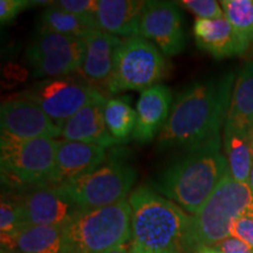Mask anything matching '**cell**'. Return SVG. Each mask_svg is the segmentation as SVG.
Returning a JSON list of instances; mask_svg holds the SVG:
<instances>
[{"instance_id":"cell-1","label":"cell","mask_w":253,"mask_h":253,"mask_svg":"<svg viewBox=\"0 0 253 253\" xmlns=\"http://www.w3.org/2000/svg\"><path fill=\"white\" fill-rule=\"evenodd\" d=\"M235 75L199 80L177 95L157 138L160 149L191 148L220 136L232 97Z\"/></svg>"},{"instance_id":"cell-2","label":"cell","mask_w":253,"mask_h":253,"mask_svg":"<svg viewBox=\"0 0 253 253\" xmlns=\"http://www.w3.org/2000/svg\"><path fill=\"white\" fill-rule=\"evenodd\" d=\"M220 136L196 145L167 167L153 183L154 190L196 214L229 172L221 154Z\"/></svg>"},{"instance_id":"cell-3","label":"cell","mask_w":253,"mask_h":253,"mask_svg":"<svg viewBox=\"0 0 253 253\" xmlns=\"http://www.w3.org/2000/svg\"><path fill=\"white\" fill-rule=\"evenodd\" d=\"M131 242L163 253H185L191 216L149 186H138L129 196Z\"/></svg>"},{"instance_id":"cell-4","label":"cell","mask_w":253,"mask_h":253,"mask_svg":"<svg viewBox=\"0 0 253 253\" xmlns=\"http://www.w3.org/2000/svg\"><path fill=\"white\" fill-rule=\"evenodd\" d=\"M253 211L249 184L238 182L230 171L197 213L191 216L185 240V253H196L231 237L237 218Z\"/></svg>"},{"instance_id":"cell-5","label":"cell","mask_w":253,"mask_h":253,"mask_svg":"<svg viewBox=\"0 0 253 253\" xmlns=\"http://www.w3.org/2000/svg\"><path fill=\"white\" fill-rule=\"evenodd\" d=\"M58 143L53 138H21L1 131L2 182L17 192L47 186L54 170Z\"/></svg>"},{"instance_id":"cell-6","label":"cell","mask_w":253,"mask_h":253,"mask_svg":"<svg viewBox=\"0 0 253 253\" xmlns=\"http://www.w3.org/2000/svg\"><path fill=\"white\" fill-rule=\"evenodd\" d=\"M72 253H103L131 239V208L128 201L88 209L65 226Z\"/></svg>"},{"instance_id":"cell-7","label":"cell","mask_w":253,"mask_h":253,"mask_svg":"<svg viewBox=\"0 0 253 253\" xmlns=\"http://www.w3.org/2000/svg\"><path fill=\"white\" fill-rule=\"evenodd\" d=\"M136 177L134 166L126 162V151L116 149L94 171L61 186L84 210H88L126 201Z\"/></svg>"},{"instance_id":"cell-8","label":"cell","mask_w":253,"mask_h":253,"mask_svg":"<svg viewBox=\"0 0 253 253\" xmlns=\"http://www.w3.org/2000/svg\"><path fill=\"white\" fill-rule=\"evenodd\" d=\"M169 73V65L161 49L142 37L123 39L116 50L114 69L107 90H145L158 84Z\"/></svg>"},{"instance_id":"cell-9","label":"cell","mask_w":253,"mask_h":253,"mask_svg":"<svg viewBox=\"0 0 253 253\" xmlns=\"http://www.w3.org/2000/svg\"><path fill=\"white\" fill-rule=\"evenodd\" d=\"M102 95L80 74H71L34 82L17 97L38 104L61 128L79 110Z\"/></svg>"},{"instance_id":"cell-10","label":"cell","mask_w":253,"mask_h":253,"mask_svg":"<svg viewBox=\"0 0 253 253\" xmlns=\"http://www.w3.org/2000/svg\"><path fill=\"white\" fill-rule=\"evenodd\" d=\"M86 58V43L62 34L38 28L26 48V60L37 79L66 77L80 71Z\"/></svg>"},{"instance_id":"cell-11","label":"cell","mask_w":253,"mask_h":253,"mask_svg":"<svg viewBox=\"0 0 253 253\" xmlns=\"http://www.w3.org/2000/svg\"><path fill=\"white\" fill-rule=\"evenodd\" d=\"M12 195L23 225L66 226L84 211L62 186H40Z\"/></svg>"},{"instance_id":"cell-12","label":"cell","mask_w":253,"mask_h":253,"mask_svg":"<svg viewBox=\"0 0 253 253\" xmlns=\"http://www.w3.org/2000/svg\"><path fill=\"white\" fill-rule=\"evenodd\" d=\"M140 37L154 41L164 55L179 54L185 47V36L178 5L162 0L145 2Z\"/></svg>"},{"instance_id":"cell-13","label":"cell","mask_w":253,"mask_h":253,"mask_svg":"<svg viewBox=\"0 0 253 253\" xmlns=\"http://www.w3.org/2000/svg\"><path fill=\"white\" fill-rule=\"evenodd\" d=\"M1 131L21 138H54L61 128L36 103L15 96L1 103Z\"/></svg>"},{"instance_id":"cell-14","label":"cell","mask_w":253,"mask_h":253,"mask_svg":"<svg viewBox=\"0 0 253 253\" xmlns=\"http://www.w3.org/2000/svg\"><path fill=\"white\" fill-rule=\"evenodd\" d=\"M107 158L106 148L62 140L56 149L55 166L47 186H61L97 169Z\"/></svg>"},{"instance_id":"cell-15","label":"cell","mask_w":253,"mask_h":253,"mask_svg":"<svg viewBox=\"0 0 253 253\" xmlns=\"http://www.w3.org/2000/svg\"><path fill=\"white\" fill-rule=\"evenodd\" d=\"M106 96L97 97L84 106L61 126V136L67 141L110 148L121 144L110 135L104 121Z\"/></svg>"},{"instance_id":"cell-16","label":"cell","mask_w":253,"mask_h":253,"mask_svg":"<svg viewBox=\"0 0 253 253\" xmlns=\"http://www.w3.org/2000/svg\"><path fill=\"white\" fill-rule=\"evenodd\" d=\"M172 93L169 87L158 84L140 95L136 106V126L132 140L140 143L153 141L160 135L171 112Z\"/></svg>"},{"instance_id":"cell-17","label":"cell","mask_w":253,"mask_h":253,"mask_svg":"<svg viewBox=\"0 0 253 253\" xmlns=\"http://www.w3.org/2000/svg\"><path fill=\"white\" fill-rule=\"evenodd\" d=\"M84 41L86 43V58L78 73L94 87L99 89L106 88L112 77L116 50L123 39L103 31L91 30Z\"/></svg>"},{"instance_id":"cell-18","label":"cell","mask_w":253,"mask_h":253,"mask_svg":"<svg viewBox=\"0 0 253 253\" xmlns=\"http://www.w3.org/2000/svg\"><path fill=\"white\" fill-rule=\"evenodd\" d=\"M1 250L17 253H72L65 226L23 225L12 236L1 235Z\"/></svg>"},{"instance_id":"cell-19","label":"cell","mask_w":253,"mask_h":253,"mask_svg":"<svg viewBox=\"0 0 253 253\" xmlns=\"http://www.w3.org/2000/svg\"><path fill=\"white\" fill-rule=\"evenodd\" d=\"M144 0H97L99 30L121 39L140 37Z\"/></svg>"},{"instance_id":"cell-20","label":"cell","mask_w":253,"mask_h":253,"mask_svg":"<svg viewBox=\"0 0 253 253\" xmlns=\"http://www.w3.org/2000/svg\"><path fill=\"white\" fill-rule=\"evenodd\" d=\"M196 43L214 58H229L244 54L238 38L226 18L196 19L194 25Z\"/></svg>"},{"instance_id":"cell-21","label":"cell","mask_w":253,"mask_h":253,"mask_svg":"<svg viewBox=\"0 0 253 253\" xmlns=\"http://www.w3.org/2000/svg\"><path fill=\"white\" fill-rule=\"evenodd\" d=\"M223 138L231 176L236 181L248 184L253 167L251 131L225 121Z\"/></svg>"},{"instance_id":"cell-22","label":"cell","mask_w":253,"mask_h":253,"mask_svg":"<svg viewBox=\"0 0 253 253\" xmlns=\"http://www.w3.org/2000/svg\"><path fill=\"white\" fill-rule=\"evenodd\" d=\"M226 121L251 131L253 129V60L246 62L235 80Z\"/></svg>"},{"instance_id":"cell-23","label":"cell","mask_w":253,"mask_h":253,"mask_svg":"<svg viewBox=\"0 0 253 253\" xmlns=\"http://www.w3.org/2000/svg\"><path fill=\"white\" fill-rule=\"evenodd\" d=\"M104 121L110 135L123 144L132 136L136 126V110L129 97H114L104 106Z\"/></svg>"},{"instance_id":"cell-24","label":"cell","mask_w":253,"mask_h":253,"mask_svg":"<svg viewBox=\"0 0 253 253\" xmlns=\"http://www.w3.org/2000/svg\"><path fill=\"white\" fill-rule=\"evenodd\" d=\"M38 28L78 39H84L91 31V28L82 19L60 8L54 4V1L42 11L38 23Z\"/></svg>"},{"instance_id":"cell-25","label":"cell","mask_w":253,"mask_h":253,"mask_svg":"<svg viewBox=\"0 0 253 253\" xmlns=\"http://www.w3.org/2000/svg\"><path fill=\"white\" fill-rule=\"evenodd\" d=\"M220 5L243 50L248 52L253 45V0H223Z\"/></svg>"},{"instance_id":"cell-26","label":"cell","mask_w":253,"mask_h":253,"mask_svg":"<svg viewBox=\"0 0 253 253\" xmlns=\"http://www.w3.org/2000/svg\"><path fill=\"white\" fill-rule=\"evenodd\" d=\"M54 4L82 19L91 30H99L96 21L97 0H60Z\"/></svg>"},{"instance_id":"cell-27","label":"cell","mask_w":253,"mask_h":253,"mask_svg":"<svg viewBox=\"0 0 253 253\" xmlns=\"http://www.w3.org/2000/svg\"><path fill=\"white\" fill-rule=\"evenodd\" d=\"M23 226L19 216V210L15 199L12 194L1 195V204H0V231L1 235L12 236L17 232L19 227Z\"/></svg>"},{"instance_id":"cell-28","label":"cell","mask_w":253,"mask_h":253,"mask_svg":"<svg viewBox=\"0 0 253 253\" xmlns=\"http://www.w3.org/2000/svg\"><path fill=\"white\" fill-rule=\"evenodd\" d=\"M176 4L195 14L197 19L225 18L220 2L214 0H181L176 1Z\"/></svg>"},{"instance_id":"cell-29","label":"cell","mask_w":253,"mask_h":253,"mask_svg":"<svg viewBox=\"0 0 253 253\" xmlns=\"http://www.w3.org/2000/svg\"><path fill=\"white\" fill-rule=\"evenodd\" d=\"M231 237L240 239L253 250V211L244 213L233 221Z\"/></svg>"},{"instance_id":"cell-30","label":"cell","mask_w":253,"mask_h":253,"mask_svg":"<svg viewBox=\"0 0 253 253\" xmlns=\"http://www.w3.org/2000/svg\"><path fill=\"white\" fill-rule=\"evenodd\" d=\"M37 1H28V0H1L0 1V21L1 24H7L13 20L15 17L24 9L36 5Z\"/></svg>"},{"instance_id":"cell-31","label":"cell","mask_w":253,"mask_h":253,"mask_svg":"<svg viewBox=\"0 0 253 253\" xmlns=\"http://www.w3.org/2000/svg\"><path fill=\"white\" fill-rule=\"evenodd\" d=\"M212 248L219 250L221 253H253V250L248 244L235 237L221 240Z\"/></svg>"},{"instance_id":"cell-32","label":"cell","mask_w":253,"mask_h":253,"mask_svg":"<svg viewBox=\"0 0 253 253\" xmlns=\"http://www.w3.org/2000/svg\"><path fill=\"white\" fill-rule=\"evenodd\" d=\"M129 253H163V252L153 251V250L145 249L143 246L138 245L137 243L131 242L130 245H129Z\"/></svg>"},{"instance_id":"cell-33","label":"cell","mask_w":253,"mask_h":253,"mask_svg":"<svg viewBox=\"0 0 253 253\" xmlns=\"http://www.w3.org/2000/svg\"><path fill=\"white\" fill-rule=\"evenodd\" d=\"M103 253H129V246H126V244H122V245L115 246V248L110 249L108 251Z\"/></svg>"},{"instance_id":"cell-34","label":"cell","mask_w":253,"mask_h":253,"mask_svg":"<svg viewBox=\"0 0 253 253\" xmlns=\"http://www.w3.org/2000/svg\"><path fill=\"white\" fill-rule=\"evenodd\" d=\"M196 253H221V252L219 251V250L214 249V248H212V246H211V248H204V249L199 250V251L196 252Z\"/></svg>"},{"instance_id":"cell-35","label":"cell","mask_w":253,"mask_h":253,"mask_svg":"<svg viewBox=\"0 0 253 253\" xmlns=\"http://www.w3.org/2000/svg\"><path fill=\"white\" fill-rule=\"evenodd\" d=\"M248 184L250 186V189H251V192H252V196H253V167H252L251 173H250V178H249Z\"/></svg>"},{"instance_id":"cell-36","label":"cell","mask_w":253,"mask_h":253,"mask_svg":"<svg viewBox=\"0 0 253 253\" xmlns=\"http://www.w3.org/2000/svg\"><path fill=\"white\" fill-rule=\"evenodd\" d=\"M1 253H17L14 251H6V250H1Z\"/></svg>"},{"instance_id":"cell-37","label":"cell","mask_w":253,"mask_h":253,"mask_svg":"<svg viewBox=\"0 0 253 253\" xmlns=\"http://www.w3.org/2000/svg\"><path fill=\"white\" fill-rule=\"evenodd\" d=\"M251 144H252V150H253V129H252V132H251Z\"/></svg>"}]
</instances>
